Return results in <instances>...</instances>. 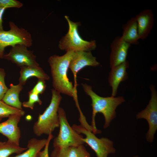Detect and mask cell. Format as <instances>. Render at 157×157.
I'll use <instances>...</instances> for the list:
<instances>
[{
	"label": "cell",
	"mask_w": 157,
	"mask_h": 157,
	"mask_svg": "<svg viewBox=\"0 0 157 157\" xmlns=\"http://www.w3.org/2000/svg\"><path fill=\"white\" fill-rule=\"evenodd\" d=\"M151 98L146 108L136 115L137 119H144L147 121L149 129L146 135L148 142H152L157 129V93L153 85H151Z\"/></svg>",
	"instance_id": "cell-8"
},
{
	"label": "cell",
	"mask_w": 157,
	"mask_h": 157,
	"mask_svg": "<svg viewBox=\"0 0 157 157\" xmlns=\"http://www.w3.org/2000/svg\"><path fill=\"white\" fill-rule=\"evenodd\" d=\"M6 8L0 6V31L4 30L3 26V17Z\"/></svg>",
	"instance_id": "cell-27"
},
{
	"label": "cell",
	"mask_w": 157,
	"mask_h": 157,
	"mask_svg": "<svg viewBox=\"0 0 157 157\" xmlns=\"http://www.w3.org/2000/svg\"><path fill=\"white\" fill-rule=\"evenodd\" d=\"M58 114L60 130L57 136L53 140V147L76 146L84 144L81 140L83 136L74 130L69 124L64 109L59 107Z\"/></svg>",
	"instance_id": "cell-6"
},
{
	"label": "cell",
	"mask_w": 157,
	"mask_h": 157,
	"mask_svg": "<svg viewBox=\"0 0 157 157\" xmlns=\"http://www.w3.org/2000/svg\"><path fill=\"white\" fill-rule=\"evenodd\" d=\"M1 142H0V143H1Z\"/></svg>",
	"instance_id": "cell-30"
},
{
	"label": "cell",
	"mask_w": 157,
	"mask_h": 157,
	"mask_svg": "<svg viewBox=\"0 0 157 157\" xmlns=\"http://www.w3.org/2000/svg\"><path fill=\"white\" fill-rule=\"evenodd\" d=\"M38 79L36 84L30 91L39 95L44 93L46 89V85L45 81L41 79Z\"/></svg>",
	"instance_id": "cell-25"
},
{
	"label": "cell",
	"mask_w": 157,
	"mask_h": 157,
	"mask_svg": "<svg viewBox=\"0 0 157 157\" xmlns=\"http://www.w3.org/2000/svg\"><path fill=\"white\" fill-rule=\"evenodd\" d=\"M122 28L123 33L121 37L124 41L130 45L139 44L137 24L135 17H131L123 25Z\"/></svg>",
	"instance_id": "cell-17"
},
{
	"label": "cell",
	"mask_w": 157,
	"mask_h": 157,
	"mask_svg": "<svg viewBox=\"0 0 157 157\" xmlns=\"http://www.w3.org/2000/svg\"><path fill=\"white\" fill-rule=\"evenodd\" d=\"M24 45L17 44L12 47L3 58L11 61L20 67L24 66L39 65L33 51L28 49Z\"/></svg>",
	"instance_id": "cell-9"
},
{
	"label": "cell",
	"mask_w": 157,
	"mask_h": 157,
	"mask_svg": "<svg viewBox=\"0 0 157 157\" xmlns=\"http://www.w3.org/2000/svg\"><path fill=\"white\" fill-rule=\"evenodd\" d=\"M6 73L4 69L0 68V100H2L8 88L5 82Z\"/></svg>",
	"instance_id": "cell-24"
},
{
	"label": "cell",
	"mask_w": 157,
	"mask_h": 157,
	"mask_svg": "<svg viewBox=\"0 0 157 157\" xmlns=\"http://www.w3.org/2000/svg\"><path fill=\"white\" fill-rule=\"evenodd\" d=\"M137 22L139 39L144 40L149 36L154 23V14L151 10L145 9L135 17Z\"/></svg>",
	"instance_id": "cell-13"
},
{
	"label": "cell",
	"mask_w": 157,
	"mask_h": 157,
	"mask_svg": "<svg viewBox=\"0 0 157 157\" xmlns=\"http://www.w3.org/2000/svg\"><path fill=\"white\" fill-rule=\"evenodd\" d=\"M51 93L50 103L44 112L39 115L33 125V133L38 136L43 134L49 135L59 127L58 110L62 97L60 93L54 89L51 90Z\"/></svg>",
	"instance_id": "cell-3"
},
{
	"label": "cell",
	"mask_w": 157,
	"mask_h": 157,
	"mask_svg": "<svg viewBox=\"0 0 157 157\" xmlns=\"http://www.w3.org/2000/svg\"><path fill=\"white\" fill-rule=\"evenodd\" d=\"M1 119H0V122L1 121Z\"/></svg>",
	"instance_id": "cell-29"
},
{
	"label": "cell",
	"mask_w": 157,
	"mask_h": 157,
	"mask_svg": "<svg viewBox=\"0 0 157 157\" xmlns=\"http://www.w3.org/2000/svg\"><path fill=\"white\" fill-rule=\"evenodd\" d=\"M27 149L8 140L1 142L0 143V157H9L13 154H19Z\"/></svg>",
	"instance_id": "cell-20"
},
{
	"label": "cell",
	"mask_w": 157,
	"mask_h": 157,
	"mask_svg": "<svg viewBox=\"0 0 157 157\" xmlns=\"http://www.w3.org/2000/svg\"><path fill=\"white\" fill-rule=\"evenodd\" d=\"M22 116L19 114L13 115L6 121L0 123V133L6 136L8 140L18 145L21 131L18 124Z\"/></svg>",
	"instance_id": "cell-10"
},
{
	"label": "cell",
	"mask_w": 157,
	"mask_h": 157,
	"mask_svg": "<svg viewBox=\"0 0 157 157\" xmlns=\"http://www.w3.org/2000/svg\"><path fill=\"white\" fill-rule=\"evenodd\" d=\"M23 4L16 0H0V6L6 9L10 8H20Z\"/></svg>",
	"instance_id": "cell-23"
},
{
	"label": "cell",
	"mask_w": 157,
	"mask_h": 157,
	"mask_svg": "<svg viewBox=\"0 0 157 157\" xmlns=\"http://www.w3.org/2000/svg\"><path fill=\"white\" fill-rule=\"evenodd\" d=\"M37 157H39L38 156Z\"/></svg>",
	"instance_id": "cell-31"
},
{
	"label": "cell",
	"mask_w": 157,
	"mask_h": 157,
	"mask_svg": "<svg viewBox=\"0 0 157 157\" xmlns=\"http://www.w3.org/2000/svg\"><path fill=\"white\" fill-rule=\"evenodd\" d=\"M83 89L91 99L92 115L91 125L93 133L96 134L101 132L98 129L95 124L96 114L100 113L103 115L105 123L104 128H106L110 125L111 121L116 117L115 110L117 107L125 101L123 97H103L100 96L92 90V87L86 83H82Z\"/></svg>",
	"instance_id": "cell-2"
},
{
	"label": "cell",
	"mask_w": 157,
	"mask_h": 157,
	"mask_svg": "<svg viewBox=\"0 0 157 157\" xmlns=\"http://www.w3.org/2000/svg\"><path fill=\"white\" fill-rule=\"evenodd\" d=\"M129 66L127 60L111 68L108 78V82L112 88L111 97H115L120 83L128 78L127 69Z\"/></svg>",
	"instance_id": "cell-14"
},
{
	"label": "cell",
	"mask_w": 157,
	"mask_h": 157,
	"mask_svg": "<svg viewBox=\"0 0 157 157\" xmlns=\"http://www.w3.org/2000/svg\"><path fill=\"white\" fill-rule=\"evenodd\" d=\"M50 156L51 157H91L83 144L54 148Z\"/></svg>",
	"instance_id": "cell-15"
},
{
	"label": "cell",
	"mask_w": 157,
	"mask_h": 157,
	"mask_svg": "<svg viewBox=\"0 0 157 157\" xmlns=\"http://www.w3.org/2000/svg\"><path fill=\"white\" fill-rule=\"evenodd\" d=\"M9 87L2 100L10 106L22 110V103L19 100V95L23 89V86L19 83L17 85L12 83Z\"/></svg>",
	"instance_id": "cell-18"
},
{
	"label": "cell",
	"mask_w": 157,
	"mask_h": 157,
	"mask_svg": "<svg viewBox=\"0 0 157 157\" xmlns=\"http://www.w3.org/2000/svg\"><path fill=\"white\" fill-rule=\"evenodd\" d=\"M9 30L0 31V59L3 58L5 49L7 47L20 44L29 47L32 45L33 40L29 32L19 27L13 22H9Z\"/></svg>",
	"instance_id": "cell-5"
},
{
	"label": "cell",
	"mask_w": 157,
	"mask_h": 157,
	"mask_svg": "<svg viewBox=\"0 0 157 157\" xmlns=\"http://www.w3.org/2000/svg\"><path fill=\"white\" fill-rule=\"evenodd\" d=\"M36 103H38L40 105L42 104V101L39 98V95L30 91L28 92V99L27 101H24L22 103V106L33 110L35 104Z\"/></svg>",
	"instance_id": "cell-22"
},
{
	"label": "cell",
	"mask_w": 157,
	"mask_h": 157,
	"mask_svg": "<svg viewBox=\"0 0 157 157\" xmlns=\"http://www.w3.org/2000/svg\"><path fill=\"white\" fill-rule=\"evenodd\" d=\"M25 111L10 106L0 100V118L8 117L11 115L19 114L22 115L25 114Z\"/></svg>",
	"instance_id": "cell-21"
},
{
	"label": "cell",
	"mask_w": 157,
	"mask_h": 157,
	"mask_svg": "<svg viewBox=\"0 0 157 157\" xmlns=\"http://www.w3.org/2000/svg\"><path fill=\"white\" fill-rule=\"evenodd\" d=\"M72 127L78 133H81L85 135V138H82V141L91 148L97 157H108L109 154L115 152L113 141L108 138H99L92 132L81 125L74 124Z\"/></svg>",
	"instance_id": "cell-7"
},
{
	"label": "cell",
	"mask_w": 157,
	"mask_h": 157,
	"mask_svg": "<svg viewBox=\"0 0 157 157\" xmlns=\"http://www.w3.org/2000/svg\"><path fill=\"white\" fill-rule=\"evenodd\" d=\"M47 140L44 138H32L28 141L26 151L15 156L9 157H37L41 150L44 147Z\"/></svg>",
	"instance_id": "cell-19"
},
{
	"label": "cell",
	"mask_w": 157,
	"mask_h": 157,
	"mask_svg": "<svg viewBox=\"0 0 157 157\" xmlns=\"http://www.w3.org/2000/svg\"><path fill=\"white\" fill-rule=\"evenodd\" d=\"M99 64L91 51H80L75 52L70 62L69 68L76 79L77 73L84 67L88 66L96 67Z\"/></svg>",
	"instance_id": "cell-12"
},
{
	"label": "cell",
	"mask_w": 157,
	"mask_h": 157,
	"mask_svg": "<svg viewBox=\"0 0 157 157\" xmlns=\"http://www.w3.org/2000/svg\"><path fill=\"white\" fill-rule=\"evenodd\" d=\"M131 45L124 41L121 36L115 38L110 44L109 63L111 68L126 60L128 51Z\"/></svg>",
	"instance_id": "cell-11"
},
{
	"label": "cell",
	"mask_w": 157,
	"mask_h": 157,
	"mask_svg": "<svg viewBox=\"0 0 157 157\" xmlns=\"http://www.w3.org/2000/svg\"><path fill=\"white\" fill-rule=\"evenodd\" d=\"M65 17L68 24V30L67 33L59 41V48L66 52L91 51L94 50L97 47L96 41L84 40L80 35L78 28L81 25L80 22H73L67 16H65Z\"/></svg>",
	"instance_id": "cell-4"
},
{
	"label": "cell",
	"mask_w": 157,
	"mask_h": 157,
	"mask_svg": "<svg viewBox=\"0 0 157 157\" xmlns=\"http://www.w3.org/2000/svg\"><path fill=\"white\" fill-rule=\"evenodd\" d=\"M133 157H138V156H134Z\"/></svg>",
	"instance_id": "cell-28"
},
{
	"label": "cell",
	"mask_w": 157,
	"mask_h": 157,
	"mask_svg": "<svg viewBox=\"0 0 157 157\" xmlns=\"http://www.w3.org/2000/svg\"><path fill=\"white\" fill-rule=\"evenodd\" d=\"M75 52L68 51L61 56L56 54L48 58L54 89L60 93L73 97L76 106L78 105L76 91L67 76V72L70 62Z\"/></svg>",
	"instance_id": "cell-1"
},
{
	"label": "cell",
	"mask_w": 157,
	"mask_h": 157,
	"mask_svg": "<svg viewBox=\"0 0 157 157\" xmlns=\"http://www.w3.org/2000/svg\"><path fill=\"white\" fill-rule=\"evenodd\" d=\"M53 137V136L52 134L48 135V137L47 139V142L44 149L40 151L38 154V156L39 157H49V145L50 141Z\"/></svg>",
	"instance_id": "cell-26"
},
{
	"label": "cell",
	"mask_w": 157,
	"mask_h": 157,
	"mask_svg": "<svg viewBox=\"0 0 157 157\" xmlns=\"http://www.w3.org/2000/svg\"><path fill=\"white\" fill-rule=\"evenodd\" d=\"M19 78V84L23 86L25 84L27 80L32 77H37L44 81L49 79V76L39 65L24 66L20 67Z\"/></svg>",
	"instance_id": "cell-16"
}]
</instances>
